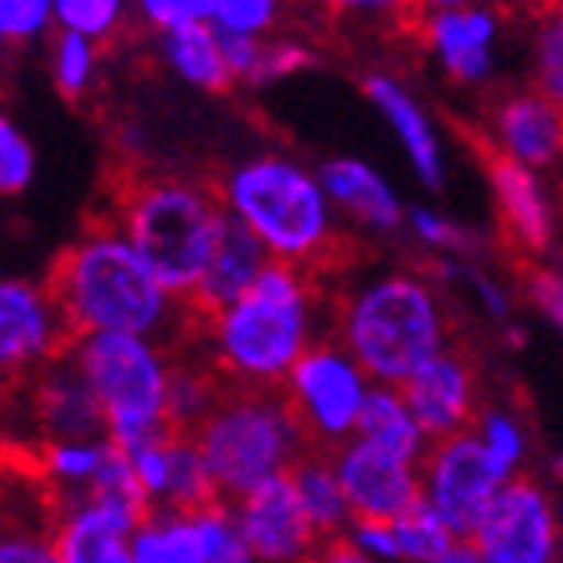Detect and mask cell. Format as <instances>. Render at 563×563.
Segmentation results:
<instances>
[{"label": "cell", "instance_id": "obj_1", "mask_svg": "<svg viewBox=\"0 0 563 563\" xmlns=\"http://www.w3.org/2000/svg\"><path fill=\"white\" fill-rule=\"evenodd\" d=\"M331 291L284 264H264L229 308L189 320V347L229 390H280L311 343L328 335Z\"/></svg>", "mask_w": 563, "mask_h": 563}, {"label": "cell", "instance_id": "obj_2", "mask_svg": "<svg viewBox=\"0 0 563 563\" xmlns=\"http://www.w3.org/2000/svg\"><path fill=\"white\" fill-rule=\"evenodd\" d=\"M71 335H134L178 351L189 339V311L166 296L107 217L67 244L44 276Z\"/></svg>", "mask_w": 563, "mask_h": 563}, {"label": "cell", "instance_id": "obj_3", "mask_svg": "<svg viewBox=\"0 0 563 563\" xmlns=\"http://www.w3.org/2000/svg\"><path fill=\"white\" fill-rule=\"evenodd\" d=\"M221 213L261 244L273 264L308 273L316 280L351 261L347 229L328 206L316 169L284 151H261L213 181Z\"/></svg>", "mask_w": 563, "mask_h": 563}, {"label": "cell", "instance_id": "obj_4", "mask_svg": "<svg viewBox=\"0 0 563 563\" xmlns=\"http://www.w3.org/2000/svg\"><path fill=\"white\" fill-rule=\"evenodd\" d=\"M328 335L355 358L371 386L406 378L453 343V316L422 268H390L331 296Z\"/></svg>", "mask_w": 563, "mask_h": 563}, {"label": "cell", "instance_id": "obj_5", "mask_svg": "<svg viewBox=\"0 0 563 563\" xmlns=\"http://www.w3.org/2000/svg\"><path fill=\"white\" fill-rule=\"evenodd\" d=\"M107 221L131 244L166 296L186 308L194 300L206 261L225 229V213L209 178L142 174L131 169L111 186Z\"/></svg>", "mask_w": 563, "mask_h": 563}, {"label": "cell", "instance_id": "obj_6", "mask_svg": "<svg viewBox=\"0 0 563 563\" xmlns=\"http://www.w3.org/2000/svg\"><path fill=\"white\" fill-rule=\"evenodd\" d=\"M189 442L198 445L206 461L217 505H236L268 481L288 477L291 465L308 453V442L280 390L221 386L213 410L189 433Z\"/></svg>", "mask_w": 563, "mask_h": 563}, {"label": "cell", "instance_id": "obj_7", "mask_svg": "<svg viewBox=\"0 0 563 563\" xmlns=\"http://www.w3.org/2000/svg\"><path fill=\"white\" fill-rule=\"evenodd\" d=\"M174 351L134 335H79L67 363L87 383L103 413L107 445L134 453L166 438V383Z\"/></svg>", "mask_w": 563, "mask_h": 563}, {"label": "cell", "instance_id": "obj_8", "mask_svg": "<svg viewBox=\"0 0 563 563\" xmlns=\"http://www.w3.org/2000/svg\"><path fill=\"white\" fill-rule=\"evenodd\" d=\"M366 390H371V378L358 371L355 358L331 335H323L288 371L280 398L300 426L308 450L331 453L355 433Z\"/></svg>", "mask_w": 563, "mask_h": 563}, {"label": "cell", "instance_id": "obj_9", "mask_svg": "<svg viewBox=\"0 0 563 563\" xmlns=\"http://www.w3.org/2000/svg\"><path fill=\"white\" fill-rule=\"evenodd\" d=\"M470 544L481 563H560L555 493L532 473L512 477L485 508Z\"/></svg>", "mask_w": 563, "mask_h": 563}, {"label": "cell", "instance_id": "obj_10", "mask_svg": "<svg viewBox=\"0 0 563 563\" xmlns=\"http://www.w3.org/2000/svg\"><path fill=\"white\" fill-rule=\"evenodd\" d=\"M500 485H508V477L485 457L473 430L445 438V442H430L418 465V497L450 528L453 540H470Z\"/></svg>", "mask_w": 563, "mask_h": 563}, {"label": "cell", "instance_id": "obj_11", "mask_svg": "<svg viewBox=\"0 0 563 563\" xmlns=\"http://www.w3.org/2000/svg\"><path fill=\"white\" fill-rule=\"evenodd\" d=\"M71 328L44 280L0 276V378L29 383L71 347Z\"/></svg>", "mask_w": 563, "mask_h": 563}, {"label": "cell", "instance_id": "obj_12", "mask_svg": "<svg viewBox=\"0 0 563 563\" xmlns=\"http://www.w3.org/2000/svg\"><path fill=\"white\" fill-rule=\"evenodd\" d=\"M406 410L426 433V442H445L473 426L481 413V363L470 347L453 339L450 347L426 358L402 386H398Z\"/></svg>", "mask_w": 563, "mask_h": 563}, {"label": "cell", "instance_id": "obj_13", "mask_svg": "<svg viewBox=\"0 0 563 563\" xmlns=\"http://www.w3.org/2000/svg\"><path fill=\"white\" fill-rule=\"evenodd\" d=\"M52 505V540L59 563H131V536L151 512V505L139 497L103 493H79Z\"/></svg>", "mask_w": 563, "mask_h": 563}, {"label": "cell", "instance_id": "obj_14", "mask_svg": "<svg viewBox=\"0 0 563 563\" xmlns=\"http://www.w3.org/2000/svg\"><path fill=\"white\" fill-rule=\"evenodd\" d=\"M500 16L488 4H433L418 12V36L450 79L465 87H485L497 76Z\"/></svg>", "mask_w": 563, "mask_h": 563}, {"label": "cell", "instance_id": "obj_15", "mask_svg": "<svg viewBox=\"0 0 563 563\" xmlns=\"http://www.w3.org/2000/svg\"><path fill=\"white\" fill-rule=\"evenodd\" d=\"M29 433L40 442H107L103 413L99 402L91 398L87 383L76 375V366L67 363V355L59 363L44 366L40 375H32L29 383L16 386V410Z\"/></svg>", "mask_w": 563, "mask_h": 563}, {"label": "cell", "instance_id": "obj_16", "mask_svg": "<svg viewBox=\"0 0 563 563\" xmlns=\"http://www.w3.org/2000/svg\"><path fill=\"white\" fill-rule=\"evenodd\" d=\"M328 461L351 508V520H386L390 525L422 500L418 497V465H406L358 438L335 445Z\"/></svg>", "mask_w": 563, "mask_h": 563}, {"label": "cell", "instance_id": "obj_17", "mask_svg": "<svg viewBox=\"0 0 563 563\" xmlns=\"http://www.w3.org/2000/svg\"><path fill=\"white\" fill-rule=\"evenodd\" d=\"M225 508L253 563H316V555H320L323 540L303 520L300 505L288 488V477L268 481Z\"/></svg>", "mask_w": 563, "mask_h": 563}, {"label": "cell", "instance_id": "obj_18", "mask_svg": "<svg viewBox=\"0 0 563 563\" xmlns=\"http://www.w3.org/2000/svg\"><path fill=\"white\" fill-rule=\"evenodd\" d=\"M563 119L560 103L536 91H505L485 111V154L544 174L560 162Z\"/></svg>", "mask_w": 563, "mask_h": 563}, {"label": "cell", "instance_id": "obj_19", "mask_svg": "<svg viewBox=\"0 0 563 563\" xmlns=\"http://www.w3.org/2000/svg\"><path fill=\"white\" fill-rule=\"evenodd\" d=\"M485 166L508 249L525 264H544V256L555 249V198L548 178L497 154H485Z\"/></svg>", "mask_w": 563, "mask_h": 563}, {"label": "cell", "instance_id": "obj_20", "mask_svg": "<svg viewBox=\"0 0 563 563\" xmlns=\"http://www.w3.org/2000/svg\"><path fill=\"white\" fill-rule=\"evenodd\" d=\"M122 457L131 461V473L151 508H162V512H198V508L217 505L206 461H201L198 445L181 438V433H166L158 442L142 445L134 453H122Z\"/></svg>", "mask_w": 563, "mask_h": 563}, {"label": "cell", "instance_id": "obj_21", "mask_svg": "<svg viewBox=\"0 0 563 563\" xmlns=\"http://www.w3.org/2000/svg\"><path fill=\"white\" fill-rule=\"evenodd\" d=\"M320 189L335 209L339 225L363 229L371 236H390L402 229L406 206L398 189L363 158H328L320 169Z\"/></svg>", "mask_w": 563, "mask_h": 563}, {"label": "cell", "instance_id": "obj_22", "mask_svg": "<svg viewBox=\"0 0 563 563\" xmlns=\"http://www.w3.org/2000/svg\"><path fill=\"white\" fill-rule=\"evenodd\" d=\"M363 95L375 103V111L390 122V131L398 134L406 151V162L418 174V181L430 189H442L445 181V151L442 134L433 126L430 111L395 71H366L363 76Z\"/></svg>", "mask_w": 563, "mask_h": 563}, {"label": "cell", "instance_id": "obj_23", "mask_svg": "<svg viewBox=\"0 0 563 563\" xmlns=\"http://www.w3.org/2000/svg\"><path fill=\"white\" fill-rule=\"evenodd\" d=\"M264 264H268V256L261 253V244L225 217V229H221L213 253H209L206 273H201L198 288H194V300L186 303L189 320L213 316V311L241 300L244 291L253 288V280L261 276Z\"/></svg>", "mask_w": 563, "mask_h": 563}, {"label": "cell", "instance_id": "obj_24", "mask_svg": "<svg viewBox=\"0 0 563 563\" xmlns=\"http://www.w3.org/2000/svg\"><path fill=\"white\" fill-rule=\"evenodd\" d=\"M52 493L29 465L24 493H0V563H59L52 540Z\"/></svg>", "mask_w": 563, "mask_h": 563}, {"label": "cell", "instance_id": "obj_25", "mask_svg": "<svg viewBox=\"0 0 563 563\" xmlns=\"http://www.w3.org/2000/svg\"><path fill=\"white\" fill-rule=\"evenodd\" d=\"M351 438L375 445V450L390 453V457L406 461V465H422L426 450H430L426 433L418 430V422L406 410L398 386H371L366 390L363 413H358V426Z\"/></svg>", "mask_w": 563, "mask_h": 563}, {"label": "cell", "instance_id": "obj_26", "mask_svg": "<svg viewBox=\"0 0 563 563\" xmlns=\"http://www.w3.org/2000/svg\"><path fill=\"white\" fill-rule=\"evenodd\" d=\"M288 488L296 505H300L303 520L311 525V532L320 536L323 544L339 540L351 525V508L343 500V488H339L335 473H331L328 453L308 450L296 465L288 470Z\"/></svg>", "mask_w": 563, "mask_h": 563}, {"label": "cell", "instance_id": "obj_27", "mask_svg": "<svg viewBox=\"0 0 563 563\" xmlns=\"http://www.w3.org/2000/svg\"><path fill=\"white\" fill-rule=\"evenodd\" d=\"M158 40V56L162 64L181 79V84L198 87V91L221 95L233 87V76L225 71V59H221V44H217V32L209 24H189L178 32H162Z\"/></svg>", "mask_w": 563, "mask_h": 563}, {"label": "cell", "instance_id": "obj_28", "mask_svg": "<svg viewBox=\"0 0 563 563\" xmlns=\"http://www.w3.org/2000/svg\"><path fill=\"white\" fill-rule=\"evenodd\" d=\"M217 395H221V383L217 375L201 363V355L189 343H181L169 358V383H166V426L169 433H189L198 430L201 418L213 410Z\"/></svg>", "mask_w": 563, "mask_h": 563}, {"label": "cell", "instance_id": "obj_29", "mask_svg": "<svg viewBox=\"0 0 563 563\" xmlns=\"http://www.w3.org/2000/svg\"><path fill=\"white\" fill-rule=\"evenodd\" d=\"M131 563H201L198 512L151 508L131 536Z\"/></svg>", "mask_w": 563, "mask_h": 563}, {"label": "cell", "instance_id": "obj_30", "mask_svg": "<svg viewBox=\"0 0 563 563\" xmlns=\"http://www.w3.org/2000/svg\"><path fill=\"white\" fill-rule=\"evenodd\" d=\"M470 430L481 442V450H485V457L508 481L525 477L528 457H532V433H528L517 406H481V413L473 418Z\"/></svg>", "mask_w": 563, "mask_h": 563}, {"label": "cell", "instance_id": "obj_31", "mask_svg": "<svg viewBox=\"0 0 563 563\" xmlns=\"http://www.w3.org/2000/svg\"><path fill=\"white\" fill-rule=\"evenodd\" d=\"M131 4L122 0H52V32H67L103 52L126 32Z\"/></svg>", "mask_w": 563, "mask_h": 563}, {"label": "cell", "instance_id": "obj_32", "mask_svg": "<svg viewBox=\"0 0 563 563\" xmlns=\"http://www.w3.org/2000/svg\"><path fill=\"white\" fill-rule=\"evenodd\" d=\"M99 67H103V52L95 44L67 32H52V84L67 103L91 99L99 87Z\"/></svg>", "mask_w": 563, "mask_h": 563}, {"label": "cell", "instance_id": "obj_33", "mask_svg": "<svg viewBox=\"0 0 563 563\" xmlns=\"http://www.w3.org/2000/svg\"><path fill=\"white\" fill-rule=\"evenodd\" d=\"M406 229L418 244H422L426 253L438 256V261H470L477 256L481 241L470 233L465 225H457L450 213L442 209H430V206H418V209H406Z\"/></svg>", "mask_w": 563, "mask_h": 563}, {"label": "cell", "instance_id": "obj_34", "mask_svg": "<svg viewBox=\"0 0 563 563\" xmlns=\"http://www.w3.org/2000/svg\"><path fill=\"white\" fill-rule=\"evenodd\" d=\"M284 20V4L276 0H209L206 24L217 36L268 40Z\"/></svg>", "mask_w": 563, "mask_h": 563}, {"label": "cell", "instance_id": "obj_35", "mask_svg": "<svg viewBox=\"0 0 563 563\" xmlns=\"http://www.w3.org/2000/svg\"><path fill=\"white\" fill-rule=\"evenodd\" d=\"M390 528H395L398 563H430L453 544V532L433 517L422 500L413 508H406L398 520H390Z\"/></svg>", "mask_w": 563, "mask_h": 563}, {"label": "cell", "instance_id": "obj_36", "mask_svg": "<svg viewBox=\"0 0 563 563\" xmlns=\"http://www.w3.org/2000/svg\"><path fill=\"white\" fill-rule=\"evenodd\" d=\"M311 64H320V47L316 44H308V40H300V36H268V40H261V47H256L253 71L244 76V84L273 87Z\"/></svg>", "mask_w": 563, "mask_h": 563}, {"label": "cell", "instance_id": "obj_37", "mask_svg": "<svg viewBox=\"0 0 563 563\" xmlns=\"http://www.w3.org/2000/svg\"><path fill=\"white\" fill-rule=\"evenodd\" d=\"M36 178V146L9 111H0V198H16Z\"/></svg>", "mask_w": 563, "mask_h": 563}, {"label": "cell", "instance_id": "obj_38", "mask_svg": "<svg viewBox=\"0 0 563 563\" xmlns=\"http://www.w3.org/2000/svg\"><path fill=\"white\" fill-rule=\"evenodd\" d=\"M532 67H536V91L560 103L563 95V20L560 12H548V20H540L536 29V47H532Z\"/></svg>", "mask_w": 563, "mask_h": 563}, {"label": "cell", "instance_id": "obj_39", "mask_svg": "<svg viewBox=\"0 0 563 563\" xmlns=\"http://www.w3.org/2000/svg\"><path fill=\"white\" fill-rule=\"evenodd\" d=\"M52 32V0H0V47L36 44Z\"/></svg>", "mask_w": 563, "mask_h": 563}, {"label": "cell", "instance_id": "obj_40", "mask_svg": "<svg viewBox=\"0 0 563 563\" xmlns=\"http://www.w3.org/2000/svg\"><path fill=\"white\" fill-rule=\"evenodd\" d=\"M201 520V563H253L244 540L236 536L225 505L198 508Z\"/></svg>", "mask_w": 563, "mask_h": 563}, {"label": "cell", "instance_id": "obj_41", "mask_svg": "<svg viewBox=\"0 0 563 563\" xmlns=\"http://www.w3.org/2000/svg\"><path fill=\"white\" fill-rule=\"evenodd\" d=\"M206 4L209 0H142L131 9V16L142 20V29L162 36V32H178L189 24H206Z\"/></svg>", "mask_w": 563, "mask_h": 563}, {"label": "cell", "instance_id": "obj_42", "mask_svg": "<svg viewBox=\"0 0 563 563\" xmlns=\"http://www.w3.org/2000/svg\"><path fill=\"white\" fill-rule=\"evenodd\" d=\"M457 280L473 291V300L481 303V311H485L493 323L512 320V311H517V291L508 288L505 280H497V276L485 273V268H477V264H461Z\"/></svg>", "mask_w": 563, "mask_h": 563}, {"label": "cell", "instance_id": "obj_43", "mask_svg": "<svg viewBox=\"0 0 563 563\" xmlns=\"http://www.w3.org/2000/svg\"><path fill=\"white\" fill-rule=\"evenodd\" d=\"M339 540L347 548H355L371 563H398L395 528L386 525V520H351L347 532L339 536Z\"/></svg>", "mask_w": 563, "mask_h": 563}, {"label": "cell", "instance_id": "obj_44", "mask_svg": "<svg viewBox=\"0 0 563 563\" xmlns=\"http://www.w3.org/2000/svg\"><path fill=\"white\" fill-rule=\"evenodd\" d=\"M528 280H525V296L540 316H548V323L560 328L563 320V280L552 264H525Z\"/></svg>", "mask_w": 563, "mask_h": 563}, {"label": "cell", "instance_id": "obj_45", "mask_svg": "<svg viewBox=\"0 0 563 563\" xmlns=\"http://www.w3.org/2000/svg\"><path fill=\"white\" fill-rule=\"evenodd\" d=\"M16 410V386L0 378V450L9 445V418Z\"/></svg>", "mask_w": 563, "mask_h": 563}, {"label": "cell", "instance_id": "obj_46", "mask_svg": "<svg viewBox=\"0 0 563 563\" xmlns=\"http://www.w3.org/2000/svg\"><path fill=\"white\" fill-rule=\"evenodd\" d=\"M316 563H371V560H363V555H358L355 548L343 544V540H331V544H323V548H320Z\"/></svg>", "mask_w": 563, "mask_h": 563}, {"label": "cell", "instance_id": "obj_47", "mask_svg": "<svg viewBox=\"0 0 563 563\" xmlns=\"http://www.w3.org/2000/svg\"><path fill=\"white\" fill-rule=\"evenodd\" d=\"M430 563H481V560H477V552H473L470 540H453V544L445 548L438 560H430Z\"/></svg>", "mask_w": 563, "mask_h": 563}]
</instances>
